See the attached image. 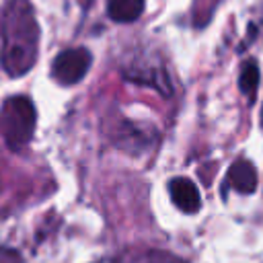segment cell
I'll return each instance as SVG.
<instances>
[{
  "label": "cell",
  "mask_w": 263,
  "mask_h": 263,
  "mask_svg": "<svg viewBox=\"0 0 263 263\" xmlns=\"http://www.w3.org/2000/svg\"><path fill=\"white\" fill-rule=\"evenodd\" d=\"M261 125H263V109H261Z\"/></svg>",
  "instance_id": "9c48e42d"
},
{
  "label": "cell",
  "mask_w": 263,
  "mask_h": 263,
  "mask_svg": "<svg viewBox=\"0 0 263 263\" xmlns=\"http://www.w3.org/2000/svg\"><path fill=\"white\" fill-rule=\"evenodd\" d=\"M238 84H240V90L253 99L255 92H257V86H259V66L255 62H247L242 64L240 68V76H238Z\"/></svg>",
  "instance_id": "52a82bcc"
},
{
  "label": "cell",
  "mask_w": 263,
  "mask_h": 263,
  "mask_svg": "<svg viewBox=\"0 0 263 263\" xmlns=\"http://www.w3.org/2000/svg\"><path fill=\"white\" fill-rule=\"evenodd\" d=\"M90 53L84 47H72L64 49L55 55L51 64V74L60 84H74L84 78L88 66H90Z\"/></svg>",
  "instance_id": "3957f363"
},
{
  "label": "cell",
  "mask_w": 263,
  "mask_h": 263,
  "mask_svg": "<svg viewBox=\"0 0 263 263\" xmlns=\"http://www.w3.org/2000/svg\"><path fill=\"white\" fill-rule=\"evenodd\" d=\"M226 181H228V185H232L234 191L249 195V193H253L255 187H257V171H255V166H253L251 160L238 158V160H234V162L230 164Z\"/></svg>",
  "instance_id": "5b68a950"
},
{
  "label": "cell",
  "mask_w": 263,
  "mask_h": 263,
  "mask_svg": "<svg viewBox=\"0 0 263 263\" xmlns=\"http://www.w3.org/2000/svg\"><path fill=\"white\" fill-rule=\"evenodd\" d=\"M39 29L27 0H12L4 10L2 21V68L10 76L25 74L37 55Z\"/></svg>",
  "instance_id": "6da1fadb"
},
{
  "label": "cell",
  "mask_w": 263,
  "mask_h": 263,
  "mask_svg": "<svg viewBox=\"0 0 263 263\" xmlns=\"http://www.w3.org/2000/svg\"><path fill=\"white\" fill-rule=\"evenodd\" d=\"M144 10V0H107V12L117 23H132Z\"/></svg>",
  "instance_id": "8992f818"
},
{
  "label": "cell",
  "mask_w": 263,
  "mask_h": 263,
  "mask_svg": "<svg viewBox=\"0 0 263 263\" xmlns=\"http://www.w3.org/2000/svg\"><path fill=\"white\" fill-rule=\"evenodd\" d=\"M168 191H171V199L175 201V205L185 212V214H195L201 205V197L199 191L195 187V183H191L189 179L177 177L168 183Z\"/></svg>",
  "instance_id": "277c9868"
},
{
  "label": "cell",
  "mask_w": 263,
  "mask_h": 263,
  "mask_svg": "<svg viewBox=\"0 0 263 263\" xmlns=\"http://www.w3.org/2000/svg\"><path fill=\"white\" fill-rule=\"evenodd\" d=\"M144 263H185L183 259L171 255V253H164V251H154V253H148V257L144 259Z\"/></svg>",
  "instance_id": "ba28073f"
},
{
  "label": "cell",
  "mask_w": 263,
  "mask_h": 263,
  "mask_svg": "<svg viewBox=\"0 0 263 263\" xmlns=\"http://www.w3.org/2000/svg\"><path fill=\"white\" fill-rule=\"evenodd\" d=\"M35 132V107L27 97H10L0 111V134L14 152L23 150Z\"/></svg>",
  "instance_id": "7a4b0ae2"
}]
</instances>
